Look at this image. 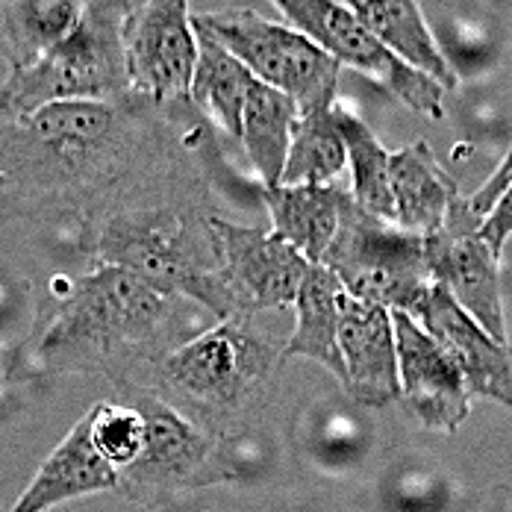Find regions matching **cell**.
Here are the masks:
<instances>
[{"label": "cell", "instance_id": "cell-6", "mask_svg": "<svg viewBox=\"0 0 512 512\" xmlns=\"http://www.w3.org/2000/svg\"><path fill=\"white\" fill-rule=\"evenodd\" d=\"M321 265L348 295L412 318L433 289L424 236L365 212L351 195H345L339 233Z\"/></svg>", "mask_w": 512, "mask_h": 512}, {"label": "cell", "instance_id": "cell-26", "mask_svg": "<svg viewBox=\"0 0 512 512\" xmlns=\"http://www.w3.org/2000/svg\"><path fill=\"white\" fill-rule=\"evenodd\" d=\"M92 436L95 445L101 451V457L115 471L130 468L139 460L142 448H145V415L139 407L127 398V401H101L92 410Z\"/></svg>", "mask_w": 512, "mask_h": 512}, {"label": "cell", "instance_id": "cell-12", "mask_svg": "<svg viewBox=\"0 0 512 512\" xmlns=\"http://www.w3.org/2000/svg\"><path fill=\"white\" fill-rule=\"evenodd\" d=\"M212 230L221 245L224 283L236 304V318L295 307L309 262L286 239L274 230L233 224L218 215H212Z\"/></svg>", "mask_w": 512, "mask_h": 512}, {"label": "cell", "instance_id": "cell-4", "mask_svg": "<svg viewBox=\"0 0 512 512\" xmlns=\"http://www.w3.org/2000/svg\"><path fill=\"white\" fill-rule=\"evenodd\" d=\"M95 265H118L218 321L236 318L212 215L195 206L142 201L112 212L98 227Z\"/></svg>", "mask_w": 512, "mask_h": 512}, {"label": "cell", "instance_id": "cell-19", "mask_svg": "<svg viewBox=\"0 0 512 512\" xmlns=\"http://www.w3.org/2000/svg\"><path fill=\"white\" fill-rule=\"evenodd\" d=\"M345 195L336 186H274L265 189V206L274 233L309 265H321L339 233Z\"/></svg>", "mask_w": 512, "mask_h": 512}, {"label": "cell", "instance_id": "cell-13", "mask_svg": "<svg viewBox=\"0 0 512 512\" xmlns=\"http://www.w3.org/2000/svg\"><path fill=\"white\" fill-rule=\"evenodd\" d=\"M415 321L457 365L468 395L512 407V345L492 339L465 309L433 283Z\"/></svg>", "mask_w": 512, "mask_h": 512}, {"label": "cell", "instance_id": "cell-17", "mask_svg": "<svg viewBox=\"0 0 512 512\" xmlns=\"http://www.w3.org/2000/svg\"><path fill=\"white\" fill-rule=\"evenodd\" d=\"M389 180L395 198V224L418 236L436 233L460 198V186L421 139L392 154Z\"/></svg>", "mask_w": 512, "mask_h": 512}, {"label": "cell", "instance_id": "cell-24", "mask_svg": "<svg viewBox=\"0 0 512 512\" xmlns=\"http://www.w3.org/2000/svg\"><path fill=\"white\" fill-rule=\"evenodd\" d=\"M348 168V145L336 124L333 109L301 115L280 186H333Z\"/></svg>", "mask_w": 512, "mask_h": 512}, {"label": "cell", "instance_id": "cell-3", "mask_svg": "<svg viewBox=\"0 0 512 512\" xmlns=\"http://www.w3.org/2000/svg\"><path fill=\"white\" fill-rule=\"evenodd\" d=\"M286 348L254 330L251 318H224L171 354L130 389L151 392L209 436L239 433L265 410Z\"/></svg>", "mask_w": 512, "mask_h": 512}, {"label": "cell", "instance_id": "cell-23", "mask_svg": "<svg viewBox=\"0 0 512 512\" xmlns=\"http://www.w3.org/2000/svg\"><path fill=\"white\" fill-rule=\"evenodd\" d=\"M198 42H201V56H198L189 101L218 130H224L233 139H242V115L256 77L233 53L212 42L201 30H198Z\"/></svg>", "mask_w": 512, "mask_h": 512}, {"label": "cell", "instance_id": "cell-16", "mask_svg": "<svg viewBox=\"0 0 512 512\" xmlns=\"http://www.w3.org/2000/svg\"><path fill=\"white\" fill-rule=\"evenodd\" d=\"M112 489H118V471L101 457L92 436V415L86 412L39 465L9 512H51L74 498Z\"/></svg>", "mask_w": 512, "mask_h": 512}, {"label": "cell", "instance_id": "cell-25", "mask_svg": "<svg viewBox=\"0 0 512 512\" xmlns=\"http://www.w3.org/2000/svg\"><path fill=\"white\" fill-rule=\"evenodd\" d=\"M336 124L348 145V165H351V198L371 215L395 221V198L389 180V159L392 154L380 145L371 127L354 112L333 106Z\"/></svg>", "mask_w": 512, "mask_h": 512}, {"label": "cell", "instance_id": "cell-10", "mask_svg": "<svg viewBox=\"0 0 512 512\" xmlns=\"http://www.w3.org/2000/svg\"><path fill=\"white\" fill-rule=\"evenodd\" d=\"M124 56L133 98L154 103L156 109L189 103L201 56L189 0H145L133 9L124 33Z\"/></svg>", "mask_w": 512, "mask_h": 512}, {"label": "cell", "instance_id": "cell-8", "mask_svg": "<svg viewBox=\"0 0 512 512\" xmlns=\"http://www.w3.org/2000/svg\"><path fill=\"white\" fill-rule=\"evenodd\" d=\"M286 24L309 36L324 53H330L342 68H354L392 92L407 109L427 115V118H442V95L445 89L421 74L418 68L407 65L401 56L380 45L365 24L351 12L348 3L339 0H271Z\"/></svg>", "mask_w": 512, "mask_h": 512}, {"label": "cell", "instance_id": "cell-27", "mask_svg": "<svg viewBox=\"0 0 512 512\" xmlns=\"http://www.w3.org/2000/svg\"><path fill=\"white\" fill-rule=\"evenodd\" d=\"M480 236L486 239V245H489L495 254L501 256L504 245L510 242V236H512V186L504 192V195H501V201L483 215Z\"/></svg>", "mask_w": 512, "mask_h": 512}, {"label": "cell", "instance_id": "cell-9", "mask_svg": "<svg viewBox=\"0 0 512 512\" xmlns=\"http://www.w3.org/2000/svg\"><path fill=\"white\" fill-rule=\"evenodd\" d=\"M130 401L145 415V448L130 468L118 471V489L133 501H156L183 489L218 483L227 471L218 442L162 398L130 389Z\"/></svg>", "mask_w": 512, "mask_h": 512}, {"label": "cell", "instance_id": "cell-22", "mask_svg": "<svg viewBox=\"0 0 512 512\" xmlns=\"http://www.w3.org/2000/svg\"><path fill=\"white\" fill-rule=\"evenodd\" d=\"M301 106L289 95L256 80L242 115V148L265 189L280 186L289 145L301 121Z\"/></svg>", "mask_w": 512, "mask_h": 512}, {"label": "cell", "instance_id": "cell-20", "mask_svg": "<svg viewBox=\"0 0 512 512\" xmlns=\"http://www.w3.org/2000/svg\"><path fill=\"white\" fill-rule=\"evenodd\" d=\"M339 298L342 283L327 265H309L307 280L295 301V333L286 342V357L321 362L339 383L345 380V362L339 348Z\"/></svg>", "mask_w": 512, "mask_h": 512}, {"label": "cell", "instance_id": "cell-5", "mask_svg": "<svg viewBox=\"0 0 512 512\" xmlns=\"http://www.w3.org/2000/svg\"><path fill=\"white\" fill-rule=\"evenodd\" d=\"M133 0H86L77 27L39 62L9 71L0 86V118L15 121L65 101L121 103L130 95L124 33Z\"/></svg>", "mask_w": 512, "mask_h": 512}, {"label": "cell", "instance_id": "cell-21", "mask_svg": "<svg viewBox=\"0 0 512 512\" xmlns=\"http://www.w3.org/2000/svg\"><path fill=\"white\" fill-rule=\"evenodd\" d=\"M86 0H0V56L21 71L53 51L80 21Z\"/></svg>", "mask_w": 512, "mask_h": 512}, {"label": "cell", "instance_id": "cell-15", "mask_svg": "<svg viewBox=\"0 0 512 512\" xmlns=\"http://www.w3.org/2000/svg\"><path fill=\"white\" fill-rule=\"evenodd\" d=\"M398 336V371L401 398L410 404L424 427L454 433L468 418V389L457 365L424 333V327L407 315L392 312Z\"/></svg>", "mask_w": 512, "mask_h": 512}, {"label": "cell", "instance_id": "cell-14", "mask_svg": "<svg viewBox=\"0 0 512 512\" xmlns=\"http://www.w3.org/2000/svg\"><path fill=\"white\" fill-rule=\"evenodd\" d=\"M339 348L345 362L342 389L362 407H389L401 398L398 336L392 309L359 301L342 289Z\"/></svg>", "mask_w": 512, "mask_h": 512}, {"label": "cell", "instance_id": "cell-2", "mask_svg": "<svg viewBox=\"0 0 512 512\" xmlns=\"http://www.w3.org/2000/svg\"><path fill=\"white\" fill-rule=\"evenodd\" d=\"M183 301L118 265H95L56 304L36 357L51 374H103L130 389L177 348Z\"/></svg>", "mask_w": 512, "mask_h": 512}, {"label": "cell", "instance_id": "cell-11", "mask_svg": "<svg viewBox=\"0 0 512 512\" xmlns=\"http://www.w3.org/2000/svg\"><path fill=\"white\" fill-rule=\"evenodd\" d=\"M483 215H477L468 198H457L445 224L424 236L430 280L442 286L492 339L507 342V321L501 304V271L486 239L480 236Z\"/></svg>", "mask_w": 512, "mask_h": 512}, {"label": "cell", "instance_id": "cell-7", "mask_svg": "<svg viewBox=\"0 0 512 512\" xmlns=\"http://www.w3.org/2000/svg\"><path fill=\"white\" fill-rule=\"evenodd\" d=\"M195 30L233 53L259 83L289 95L304 115L336 106L342 65L292 24L251 9L195 12Z\"/></svg>", "mask_w": 512, "mask_h": 512}, {"label": "cell", "instance_id": "cell-1", "mask_svg": "<svg viewBox=\"0 0 512 512\" xmlns=\"http://www.w3.org/2000/svg\"><path fill=\"white\" fill-rule=\"evenodd\" d=\"M174 109L139 98L65 101L0 118V212L103 221L148 201L171 168Z\"/></svg>", "mask_w": 512, "mask_h": 512}, {"label": "cell", "instance_id": "cell-28", "mask_svg": "<svg viewBox=\"0 0 512 512\" xmlns=\"http://www.w3.org/2000/svg\"><path fill=\"white\" fill-rule=\"evenodd\" d=\"M512 186V142L510 148H507V154H504V159L498 162V168L489 174V180L468 198V204H471V209L477 212V215H486L492 206L501 201V195L507 192Z\"/></svg>", "mask_w": 512, "mask_h": 512}, {"label": "cell", "instance_id": "cell-29", "mask_svg": "<svg viewBox=\"0 0 512 512\" xmlns=\"http://www.w3.org/2000/svg\"><path fill=\"white\" fill-rule=\"evenodd\" d=\"M3 368H6V362H3V351H0V380H3Z\"/></svg>", "mask_w": 512, "mask_h": 512}, {"label": "cell", "instance_id": "cell-18", "mask_svg": "<svg viewBox=\"0 0 512 512\" xmlns=\"http://www.w3.org/2000/svg\"><path fill=\"white\" fill-rule=\"evenodd\" d=\"M365 30L407 65L418 68L442 89L457 86V71L442 53L418 0H345Z\"/></svg>", "mask_w": 512, "mask_h": 512}]
</instances>
